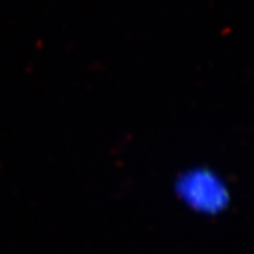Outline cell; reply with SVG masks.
<instances>
[{
	"label": "cell",
	"mask_w": 254,
	"mask_h": 254,
	"mask_svg": "<svg viewBox=\"0 0 254 254\" xmlns=\"http://www.w3.org/2000/svg\"><path fill=\"white\" fill-rule=\"evenodd\" d=\"M182 193L192 206L202 210L215 211L223 206L227 201L226 190L222 184L211 177L209 173H197L186 178L181 186Z\"/></svg>",
	"instance_id": "cell-1"
}]
</instances>
